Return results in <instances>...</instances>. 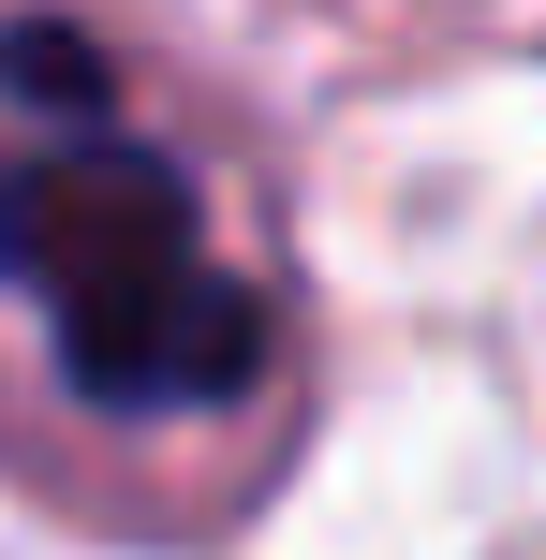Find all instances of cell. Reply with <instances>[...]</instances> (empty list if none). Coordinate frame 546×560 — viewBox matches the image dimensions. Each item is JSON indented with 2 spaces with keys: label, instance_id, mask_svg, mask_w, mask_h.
<instances>
[{
  "label": "cell",
  "instance_id": "6da1fadb",
  "mask_svg": "<svg viewBox=\"0 0 546 560\" xmlns=\"http://www.w3.org/2000/svg\"><path fill=\"white\" fill-rule=\"evenodd\" d=\"M0 295L118 428L236 413L281 354V310L236 266L207 177L133 118L74 15H0Z\"/></svg>",
  "mask_w": 546,
  "mask_h": 560
}]
</instances>
